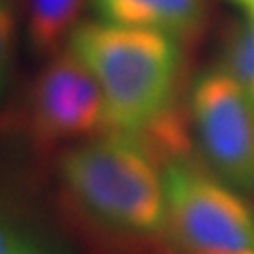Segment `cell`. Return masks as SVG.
I'll return each mask as SVG.
<instances>
[{
    "mask_svg": "<svg viewBox=\"0 0 254 254\" xmlns=\"http://www.w3.org/2000/svg\"><path fill=\"white\" fill-rule=\"evenodd\" d=\"M98 21L163 32L182 43L205 26V0H89Z\"/></svg>",
    "mask_w": 254,
    "mask_h": 254,
    "instance_id": "cell-6",
    "label": "cell"
},
{
    "mask_svg": "<svg viewBox=\"0 0 254 254\" xmlns=\"http://www.w3.org/2000/svg\"><path fill=\"white\" fill-rule=\"evenodd\" d=\"M168 233L182 254H254V210L193 148L163 159Z\"/></svg>",
    "mask_w": 254,
    "mask_h": 254,
    "instance_id": "cell-3",
    "label": "cell"
},
{
    "mask_svg": "<svg viewBox=\"0 0 254 254\" xmlns=\"http://www.w3.org/2000/svg\"><path fill=\"white\" fill-rule=\"evenodd\" d=\"M68 49L98 81L106 100L110 131L150 138L176 117L185 51L163 32L85 21Z\"/></svg>",
    "mask_w": 254,
    "mask_h": 254,
    "instance_id": "cell-1",
    "label": "cell"
},
{
    "mask_svg": "<svg viewBox=\"0 0 254 254\" xmlns=\"http://www.w3.org/2000/svg\"><path fill=\"white\" fill-rule=\"evenodd\" d=\"M233 2H237L242 6L244 13H246V17L254 19V0H233Z\"/></svg>",
    "mask_w": 254,
    "mask_h": 254,
    "instance_id": "cell-12",
    "label": "cell"
},
{
    "mask_svg": "<svg viewBox=\"0 0 254 254\" xmlns=\"http://www.w3.org/2000/svg\"><path fill=\"white\" fill-rule=\"evenodd\" d=\"M19 32V2L17 0H0V100L11 83Z\"/></svg>",
    "mask_w": 254,
    "mask_h": 254,
    "instance_id": "cell-9",
    "label": "cell"
},
{
    "mask_svg": "<svg viewBox=\"0 0 254 254\" xmlns=\"http://www.w3.org/2000/svg\"><path fill=\"white\" fill-rule=\"evenodd\" d=\"M222 68L237 81L254 108V19L246 17L242 26H237L229 36Z\"/></svg>",
    "mask_w": 254,
    "mask_h": 254,
    "instance_id": "cell-8",
    "label": "cell"
},
{
    "mask_svg": "<svg viewBox=\"0 0 254 254\" xmlns=\"http://www.w3.org/2000/svg\"><path fill=\"white\" fill-rule=\"evenodd\" d=\"M28 108L32 129L45 144H76L110 131L104 93L68 47L38 70Z\"/></svg>",
    "mask_w": 254,
    "mask_h": 254,
    "instance_id": "cell-5",
    "label": "cell"
},
{
    "mask_svg": "<svg viewBox=\"0 0 254 254\" xmlns=\"http://www.w3.org/2000/svg\"><path fill=\"white\" fill-rule=\"evenodd\" d=\"M19 237L21 235L15 231L9 222L0 218V254H15Z\"/></svg>",
    "mask_w": 254,
    "mask_h": 254,
    "instance_id": "cell-10",
    "label": "cell"
},
{
    "mask_svg": "<svg viewBox=\"0 0 254 254\" xmlns=\"http://www.w3.org/2000/svg\"><path fill=\"white\" fill-rule=\"evenodd\" d=\"M15 254H53V252L49 248H45V246H41L36 240H32V237L21 235L17 242V248H15Z\"/></svg>",
    "mask_w": 254,
    "mask_h": 254,
    "instance_id": "cell-11",
    "label": "cell"
},
{
    "mask_svg": "<svg viewBox=\"0 0 254 254\" xmlns=\"http://www.w3.org/2000/svg\"><path fill=\"white\" fill-rule=\"evenodd\" d=\"M64 190L91 222L133 240H165L163 163L142 138L108 131L60 155Z\"/></svg>",
    "mask_w": 254,
    "mask_h": 254,
    "instance_id": "cell-2",
    "label": "cell"
},
{
    "mask_svg": "<svg viewBox=\"0 0 254 254\" xmlns=\"http://www.w3.org/2000/svg\"><path fill=\"white\" fill-rule=\"evenodd\" d=\"M19 26L28 51L36 58H53L66 49L70 34L89 0H17Z\"/></svg>",
    "mask_w": 254,
    "mask_h": 254,
    "instance_id": "cell-7",
    "label": "cell"
},
{
    "mask_svg": "<svg viewBox=\"0 0 254 254\" xmlns=\"http://www.w3.org/2000/svg\"><path fill=\"white\" fill-rule=\"evenodd\" d=\"M189 119L203 163L240 193L254 195V108L222 66L193 81Z\"/></svg>",
    "mask_w": 254,
    "mask_h": 254,
    "instance_id": "cell-4",
    "label": "cell"
}]
</instances>
